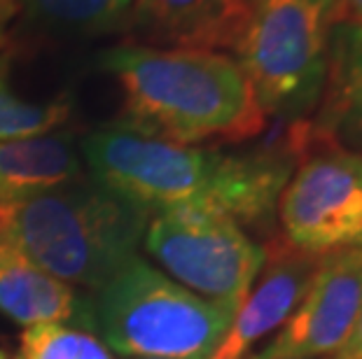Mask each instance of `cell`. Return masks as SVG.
I'll use <instances>...</instances> for the list:
<instances>
[{"label":"cell","instance_id":"6da1fadb","mask_svg":"<svg viewBox=\"0 0 362 359\" xmlns=\"http://www.w3.org/2000/svg\"><path fill=\"white\" fill-rule=\"evenodd\" d=\"M80 154L91 180L150 215L194 208L220 212L241 226L272 217L297 159L290 145L285 152L227 154L152 138L124 124L84 135Z\"/></svg>","mask_w":362,"mask_h":359},{"label":"cell","instance_id":"7a4b0ae2","mask_svg":"<svg viewBox=\"0 0 362 359\" xmlns=\"http://www.w3.org/2000/svg\"><path fill=\"white\" fill-rule=\"evenodd\" d=\"M101 68L124 101V124L178 145L243 142L267 126L241 63L213 49L127 42L105 49Z\"/></svg>","mask_w":362,"mask_h":359},{"label":"cell","instance_id":"3957f363","mask_svg":"<svg viewBox=\"0 0 362 359\" xmlns=\"http://www.w3.org/2000/svg\"><path fill=\"white\" fill-rule=\"evenodd\" d=\"M150 217L96 180L82 178L0 205V233L42 271L91 292L138 257Z\"/></svg>","mask_w":362,"mask_h":359},{"label":"cell","instance_id":"277c9868","mask_svg":"<svg viewBox=\"0 0 362 359\" xmlns=\"http://www.w3.org/2000/svg\"><path fill=\"white\" fill-rule=\"evenodd\" d=\"M232 320V312L134 257L82 296L75 327L122 357L208 359Z\"/></svg>","mask_w":362,"mask_h":359},{"label":"cell","instance_id":"5b68a950","mask_svg":"<svg viewBox=\"0 0 362 359\" xmlns=\"http://www.w3.org/2000/svg\"><path fill=\"white\" fill-rule=\"evenodd\" d=\"M339 19V0H250L234 51L267 117L302 121L315 110Z\"/></svg>","mask_w":362,"mask_h":359},{"label":"cell","instance_id":"8992f818","mask_svg":"<svg viewBox=\"0 0 362 359\" xmlns=\"http://www.w3.org/2000/svg\"><path fill=\"white\" fill-rule=\"evenodd\" d=\"M143 245L175 282L232 315L267 264V248L257 245L236 219L211 210L155 212Z\"/></svg>","mask_w":362,"mask_h":359},{"label":"cell","instance_id":"52a82bcc","mask_svg":"<svg viewBox=\"0 0 362 359\" xmlns=\"http://www.w3.org/2000/svg\"><path fill=\"white\" fill-rule=\"evenodd\" d=\"M276 210L295 250H353L362 229V154L332 145L304 147Z\"/></svg>","mask_w":362,"mask_h":359},{"label":"cell","instance_id":"ba28073f","mask_svg":"<svg viewBox=\"0 0 362 359\" xmlns=\"http://www.w3.org/2000/svg\"><path fill=\"white\" fill-rule=\"evenodd\" d=\"M362 310V250L329 252L295 312L248 359L334 357Z\"/></svg>","mask_w":362,"mask_h":359},{"label":"cell","instance_id":"9c48e42d","mask_svg":"<svg viewBox=\"0 0 362 359\" xmlns=\"http://www.w3.org/2000/svg\"><path fill=\"white\" fill-rule=\"evenodd\" d=\"M322 259L325 255H309L288 243L267 250V264L257 282L208 359H248L259 343L272 339L295 312Z\"/></svg>","mask_w":362,"mask_h":359},{"label":"cell","instance_id":"30bf717a","mask_svg":"<svg viewBox=\"0 0 362 359\" xmlns=\"http://www.w3.org/2000/svg\"><path fill=\"white\" fill-rule=\"evenodd\" d=\"M250 0H134L129 28L138 44L180 49H236Z\"/></svg>","mask_w":362,"mask_h":359},{"label":"cell","instance_id":"8fae6325","mask_svg":"<svg viewBox=\"0 0 362 359\" xmlns=\"http://www.w3.org/2000/svg\"><path fill=\"white\" fill-rule=\"evenodd\" d=\"M292 135L299 154L309 145H332L362 154V26L339 21L332 28L315 117L295 121Z\"/></svg>","mask_w":362,"mask_h":359},{"label":"cell","instance_id":"7c38bea8","mask_svg":"<svg viewBox=\"0 0 362 359\" xmlns=\"http://www.w3.org/2000/svg\"><path fill=\"white\" fill-rule=\"evenodd\" d=\"M82 178L84 162L73 135L0 140V205L26 201Z\"/></svg>","mask_w":362,"mask_h":359},{"label":"cell","instance_id":"4fadbf2b","mask_svg":"<svg viewBox=\"0 0 362 359\" xmlns=\"http://www.w3.org/2000/svg\"><path fill=\"white\" fill-rule=\"evenodd\" d=\"M80 296L10 243L0 248V315L21 327L78 322Z\"/></svg>","mask_w":362,"mask_h":359},{"label":"cell","instance_id":"5bb4252c","mask_svg":"<svg viewBox=\"0 0 362 359\" xmlns=\"http://www.w3.org/2000/svg\"><path fill=\"white\" fill-rule=\"evenodd\" d=\"M28 19L49 33L96 37L129 28L134 0H19Z\"/></svg>","mask_w":362,"mask_h":359},{"label":"cell","instance_id":"9a60e30c","mask_svg":"<svg viewBox=\"0 0 362 359\" xmlns=\"http://www.w3.org/2000/svg\"><path fill=\"white\" fill-rule=\"evenodd\" d=\"M12 51L0 49V140L35 138L57 131L71 119L66 98L30 101L12 84Z\"/></svg>","mask_w":362,"mask_h":359},{"label":"cell","instance_id":"2e32d148","mask_svg":"<svg viewBox=\"0 0 362 359\" xmlns=\"http://www.w3.org/2000/svg\"><path fill=\"white\" fill-rule=\"evenodd\" d=\"M19 359H112L94 334L68 324H35L21 336Z\"/></svg>","mask_w":362,"mask_h":359},{"label":"cell","instance_id":"e0dca14e","mask_svg":"<svg viewBox=\"0 0 362 359\" xmlns=\"http://www.w3.org/2000/svg\"><path fill=\"white\" fill-rule=\"evenodd\" d=\"M21 10V3L19 0H0V49L5 47L7 42V33L17 19V14Z\"/></svg>","mask_w":362,"mask_h":359},{"label":"cell","instance_id":"ac0fdd59","mask_svg":"<svg viewBox=\"0 0 362 359\" xmlns=\"http://www.w3.org/2000/svg\"><path fill=\"white\" fill-rule=\"evenodd\" d=\"M332 359H362V310L353 331L349 336V341L344 343V348Z\"/></svg>","mask_w":362,"mask_h":359},{"label":"cell","instance_id":"d6986e66","mask_svg":"<svg viewBox=\"0 0 362 359\" xmlns=\"http://www.w3.org/2000/svg\"><path fill=\"white\" fill-rule=\"evenodd\" d=\"M339 21L362 26V0H339Z\"/></svg>","mask_w":362,"mask_h":359},{"label":"cell","instance_id":"ffe728a7","mask_svg":"<svg viewBox=\"0 0 362 359\" xmlns=\"http://www.w3.org/2000/svg\"><path fill=\"white\" fill-rule=\"evenodd\" d=\"M353 250H362V229H360V233H358V241H356V248Z\"/></svg>","mask_w":362,"mask_h":359},{"label":"cell","instance_id":"44dd1931","mask_svg":"<svg viewBox=\"0 0 362 359\" xmlns=\"http://www.w3.org/2000/svg\"><path fill=\"white\" fill-rule=\"evenodd\" d=\"M124 359H173V357H124Z\"/></svg>","mask_w":362,"mask_h":359},{"label":"cell","instance_id":"7402d4cb","mask_svg":"<svg viewBox=\"0 0 362 359\" xmlns=\"http://www.w3.org/2000/svg\"><path fill=\"white\" fill-rule=\"evenodd\" d=\"M3 243H5V238H3V233H0V248H3Z\"/></svg>","mask_w":362,"mask_h":359},{"label":"cell","instance_id":"603a6c76","mask_svg":"<svg viewBox=\"0 0 362 359\" xmlns=\"http://www.w3.org/2000/svg\"><path fill=\"white\" fill-rule=\"evenodd\" d=\"M0 359H5V355H3V353H0Z\"/></svg>","mask_w":362,"mask_h":359},{"label":"cell","instance_id":"cb8c5ba5","mask_svg":"<svg viewBox=\"0 0 362 359\" xmlns=\"http://www.w3.org/2000/svg\"><path fill=\"white\" fill-rule=\"evenodd\" d=\"M327 359H332V357H327Z\"/></svg>","mask_w":362,"mask_h":359}]
</instances>
